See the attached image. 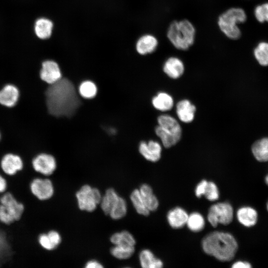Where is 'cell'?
Returning <instances> with one entry per match:
<instances>
[{
  "mask_svg": "<svg viewBox=\"0 0 268 268\" xmlns=\"http://www.w3.org/2000/svg\"><path fill=\"white\" fill-rule=\"evenodd\" d=\"M45 96L48 110L54 116L71 117L80 105L74 85L67 78L51 84Z\"/></svg>",
  "mask_w": 268,
  "mask_h": 268,
  "instance_id": "1",
  "label": "cell"
},
{
  "mask_svg": "<svg viewBox=\"0 0 268 268\" xmlns=\"http://www.w3.org/2000/svg\"><path fill=\"white\" fill-rule=\"evenodd\" d=\"M202 247L205 253L222 262L232 260L238 247L232 235L221 231H213L206 235L202 239Z\"/></svg>",
  "mask_w": 268,
  "mask_h": 268,
  "instance_id": "2",
  "label": "cell"
},
{
  "mask_svg": "<svg viewBox=\"0 0 268 268\" xmlns=\"http://www.w3.org/2000/svg\"><path fill=\"white\" fill-rule=\"evenodd\" d=\"M196 34L194 24L190 20L184 19L172 21L168 27L166 35L176 49L186 51L194 44Z\"/></svg>",
  "mask_w": 268,
  "mask_h": 268,
  "instance_id": "3",
  "label": "cell"
},
{
  "mask_svg": "<svg viewBox=\"0 0 268 268\" xmlns=\"http://www.w3.org/2000/svg\"><path fill=\"white\" fill-rule=\"evenodd\" d=\"M247 16L245 11L241 7H232L220 14L217 19L220 30L228 38L236 40L241 36L238 24L246 22Z\"/></svg>",
  "mask_w": 268,
  "mask_h": 268,
  "instance_id": "4",
  "label": "cell"
},
{
  "mask_svg": "<svg viewBox=\"0 0 268 268\" xmlns=\"http://www.w3.org/2000/svg\"><path fill=\"white\" fill-rule=\"evenodd\" d=\"M157 122L158 126L155 131L163 146L169 148L177 143L182 136V129L178 122L167 114L159 116Z\"/></svg>",
  "mask_w": 268,
  "mask_h": 268,
  "instance_id": "5",
  "label": "cell"
},
{
  "mask_svg": "<svg viewBox=\"0 0 268 268\" xmlns=\"http://www.w3.org/2000/svg\"><path fill=\"white\" fill-rule=\"evenodd\" d=\"M24 210L23 204L9 192L0 194V222L9 225L20 219Z\"/></svg>",
  "mask_w": 268,
  "mask_h": 268,
  "instance_id": "6",
  "label": "cell"
},
{
  "mask_svg": "<svg viewBox=\"0 0 268 268\" xmlns=\"http://www.w3.org/2000/svg\"><path fill=\"white\" fill-rule=\"evenodd\" d=\"M76 198L80 210L92 212L100 203L102 196L97 188L85 185L76 192Z\"/></svg>",
  "mask_w": 268,
  "mask_h": 268,
  "instance_id": "7",
  "label": "cell"
},
{
  "mask_svg": "<svg viewBox=\"0 0 268 268\" xmlns=\"http://www.w3.org/2000/svg\"><path fill=\"white\" fill-rule=\"evenodd\" d=\"M233 218V209L228 202H219L210 206L209 209L207 219L214 227L218 224L227 225L230 223Z\"/></svg>",
  "mask_w": 268,
  "mask_h": 268,
  "instance_id": "8",
  "label": "cell"
},
{
  "mask_svg": "<svg viewBox=\"0 0 268 268\" xmlns=\"http://www.w3.org/2000/svg\"><path fill=\"white\" fill-rule=\"evenodd\" d=\"M30 189L33 195L42 201L51 199L55 194L53 181L48 177H36L30 183Z\"/></svg>",
  "mask_w": 268,
  "mask_h": 268,
  "instance_id": "9",
  "label": "cell"
},
{
  "mask_svg": "<svg viewBox=\"0 0 268 268\" xmlns=\"http://www.w3.org/2000/svg\"><path fill=\"white\" fill-rule=\"evenodd\" d=\"M33 170L45 177L51 176L57 168V162L51 154L41 153L34 156L31 160Z\"/></svg>",
  "mask_w": 268,
  "mask_h": 268,
  "instance_id": "10",
  "label": "cell"
},
{
  "mask_svg": "<svg viewBox=\"0 0 268 268\" xmlns=\"http://www.w3.org/2000/svg\"><path fill=\"white\" fill-rule=\"evenodd\" d=\"M0 166L5 174L12 176L23 169L24 162L19 154L8 152L4 154L2 156L0 161Z\"/></svg>",
  "mask_w": 268,
  "mask_h": 268,
  "instance_id": "11",
  "label": "cell"
},
{
  "mask_svg": "<svg viewBox=\"0 0 268 268\" xmlns=\"http://www.w3.org/2000/svg\"><path fill=\"white\" fill-rule=\"evenodd\" d=\"M40 76L43 81L51 85L62 78V73L56 62L46 60L42 64Z\"/></svg>",
  "mask_w": 268,
  "mask_h": 268,
  "instance_id": "12",
  "label": "cell"
},
{
  "mask_svg": "<svg viewBox=\"0 0 268 268\" xmlns=\"http://www.w3.org/2000/svg\"><path fill=\"white\" fill-rule=\"evenodd\" d=\"M19 96V90L17 86L7 84L0 90V104L6 107H13L17 103Z\"/></svg>",
  "mask_w": 268,
  "mask_h": 268,
  "instance_id": "13",
  "label": "cell"
},
{
  "mask_svg": "<svg viewBox=\"0 0 268 268\" xmlns=\"http://www.w3.org/2000/svg\"><path fill=\"white\" fill-rule=\"evenodd\" d=\"M162 148L157 141L150 140L148 143L140 142L139 146L140 153L147 160L156 162L161 158Z\"/></svg>",
  "mask_w": 268,
  "mask_h": 268,
  "instance_id": "14",
  "label": "cell"
},
{
  "mask_svg": "<svg viewBox=\"0 0 268 268\" xmlns=\"http://www.w3.org/2000/svg\"><path fill=\"white\" fill-rule=\"evenodd\" d=\"M163 70L169 77L177 79L184 73L185 67L181 59L176 57H171L165 62Z\"/></svg>",
  "mask_w": 268,
  "mask_h": 268,
  "instance_id": "15",
  "label": "cell"
},
{
  "mask_svg": "<svg viewBox=\"0 0 268 268\" xmlns=\"http://www.w3.org/2000/svg\"><path fill=\"white\" fill-rule=\"evenodd\" d=\"M12 253L6 232L0 228V268H10Z\"/></svg>",
  "mask_w": 268,
  "mask_h": 268,
  "instance_id": "16",
  "label": "cell"
},
{
  "mask_svg": "<svg viewBox=\"0 0 268 268\" xmlns=\"http://www.w3.org/2000/svg\"><path fill=\"white\" fill-rule=\"evenodd\" d=\"M158 45L156 37L151 34H145L141 36L136 43V50L141 55H146L155 52Z\"/></svg>",
  "mask_w": 268,
  "mask_h": 268,
  "instance_id": "17",
  "label": "cell"
},
{
  "mask_svg": "<svg viewBox=\"0 0 268 268\" xmlns=\"http://www.w3.org/2000/svg\"><path fill=\"white\" fill-rule=\"evenodd\" d=\"M196 110L195 106L187 99L181 100L176 105V113L179 119L186 123L193 121Z\"/></svg>",
  "mask_w": 268,
  "mask_h": 268,
  "instance_id": "18",
  "label": "cell"
},
{
  "mask_svg": "<svg viewBox=\"0 0 268 268\" xmlns=\"http://www.w3.org/2000/svg\"><path fill=\"white\" fill-rule=\"evenodd\" d=\"M236 217L242 225L245 227H251L257 223L258 214L257 210L253 207L245 206L238 209Z\"/></svg>",
  "mask_w": 268,
  "mask_h": 268,
  "instance_id": "19",
  "label": "cell"
},
{
  "mask_svg": "<svg viewBox=\"0 0 268 268\" xmlns=\"http://www.w3.org/2000/svg\"><path fill=\"white\" fill-rule=\"evenodd\" d=\"M188 214L182 208L176 207L170 210L167 218L169 225L173 228H180L186 224Z\"/></svg>",
  "mask_w": 268,
  "mask_h": 268,
  "instance_id": "20",
  "label": "cell"
},
{
  "mask_svg": "<svg viewBox=\"0 0 268 268\" xmlns=\"http://www.w3.org/2000/svg\"><path fill=\"white\" fill-rule=\"evenodd\" d=\"M251 151L257 161L268 162V137H264L256 140L251 146Z\"/></svg>",
  "mask_w": 268,
  "mask_h": 268,
  "instance_id": "21",
  "label": "cell"
},
{
  "mask_svg": "<svg viewBox=\"0 0 268 268\" xmlns=\"http://www.w3.org/2000/svg\"><path fill=\"white\" fill-rule=\"evenodd\" d=\"M53 27V24L51 20L44 17L39 18L34 24L35 34L40 39H47L52 35Z\"/></svg>",
  "mask_w": 268,
  "mask_h": 268,
  "instance_id": "22",
  "label": "cell"
},
{
  "mask_svg": "<svg viewBox=\"0 0 268 268\" xmlns=\"http://www.w3.org/2000/svg\"><path fill=\"white\" fill-rule=\"evenodd\" d=\"M139 191L147 209L150 211L157 209L159 205L158 201L154 195L151 187L148 184H143L140 186Z\"/></svg>",
  "mask_w": 268,
  "mask_h": 268,
  "instance_id": "23",
  "label": "cell"
},
{
  "mask_svg": "<svg viewBox=\"0 0 268 268\" xmlns=\"http://www.w3.org/2000/svg\"><path fill=\"white\" fill-rule=\"evenodd\" d=\"M152 103L155 109L164 112L170 110L173 108L174 101L171 95L161 92L153 98Z\"/></svg>",
  "mask_w": 268,
  "mask_h": 268,
  "instance_id": "24",
  "label": "cell"
},
{
  "mask_svg": "<svg viewBox=\"0 0 268 268\" xmlns=\"http://www.w3.org/2000/svg\"><path fill=\"white\" fill-rule=\"evenodd\" d=\"M139 261L143 268H161L163 267L162 262L156 258L150 250L144 249L139 254Z\"/></svg>",
  "mask_w": 268,
  "mask_h": 268,
  "instance_id": "25",
  "label": "cell"
},
{
  "mask_svg": "<svg viewBox=\"0 0 268 268\" xmlns=\"http://www.w3.org/2000/svg\"><path fill=\"white\" fill-rule=\"evenodd\" d=\"M119 197V196L114 189L109 188L106 191L100 202L101 208L105 214L109 215L112 206Z\"/></svg>",
  "mask_w": 268,
  "mask_h": 268,
  "instance_id": "26",
  "label": "cell"
},
{
  "mask_svg": "<svg viewBox=\"0 0 268 268\" xmlns=\"http://www.w3.org/2000/svg\"><path fill=\"white\" fill-rule=\"evenodd\" d=\"M110 241L115 245L134 247L135 240L131 233L127 231L116 232L110 237Z\"/></svg>",
  "mask_w": 268,
  "mask_h": 268,
  "instance_id": "27",
  "label": "cell"
},
{
  "mask_svg": "<svg viewBox=\"0 0 268 268\" xmlns=\"http://www.w3.org/2000/svg\"><path fill=\"white\" fill-rule=\"evenodd\" d=\"M253 54L260 65L263 67L268 66V42H259L254 49Z\"/></svg>",
  "mask_w": 268,
  "mask_h": 268,
  "instance_id": "28",
  "label": "cell"
},
{
  "mask_svg": "<svg viewBox=\"0 0 268 268\" xmlns=\"http://www.w3.org/2000/svg\"><path fill=\"white\" fill-rule=\"evenodd\" d=\"M127 212V204L126 201L119 196L112 206L109 215L113 219H119L124 217Z\"/></svg>",
  "mask_w": 268,
  "mask_h": 268,
  "instance_id": "29",
  "label": "cell"
},
{
  "mask_svg": "<svg viewBox=\"0 0 268 268\" xmlns=\"http://www.w3.org/2000/svg\"><path fill=\"white\" fill-rule=\"evenodd\" d=\"M186 224L190 230L199 232L202 230L204 226V219L201 214L194 212L189 215Z\"/></svg>",
  "mask_w": 268,
  "mask_h": 268,
  "instance_id": "30",
  "label": "cell"
},
{
  "mask_svg": "<svg viewBox=\"0 0 268 268\" xmlns=\"http://www.w3.org/2000/svg\"><path fill=\"white\" fill-rule=\"evenodd\" d=\"M130 199L138 213L144 216L149 214L150 211L145 206L138 189H135L131 193Z\"/></svg>",
  "mask_w": 268,
  "mask_h": 268,
  "instance_id": "31",
  "label": "cell"
},
{
  "mask_svg": "<svg viewBox=\"0 0 268 268\" xmlns=\"http://www.w3.org/2000/svg\"><path fill=\"white\" fill-rule=\"evenodd\" d=\"M134 247L124 245H115L111 249L113 256L120 260L130 258L134 253Z\"/></svg>",
  "mask_w": 268,
  "mask_h": 268,
  "instance_id": "32",
  "label": "cell"
},
{
  "mask_svg": "<svg viewBox=\"0 0 268 268\" xmlns=\"http://www.w3.org/2000/svg\"><path fill=\"white\" fill-rule=\"evenodd\" d=\"M97 91V87L95 83L88 80L82 82L79 87V92L80 95L87 99L95 97Z\"/></svg>",
  "mask_w": 268,
  "mask_h": 268,
  "instance_id": "33",
  "label": "cell"
},
{
  "mask_svg": "<svg viewBox=\"0 0 268 268\" xmlns=\"http://www.w3.org/2000/svg\"><path fill=\"white\" fill-rule=\"evenodd\" d=\"M254 16L260 23L268 22V2L257 5L254 10Z\"/></svg>",
  "mask_w": 268,
  "mask_h": 268,
  "instance_id": "34",
  "label": "cell"
},
{
  "mask_svg": "<svg viewBox=\"0 0 268 268\" xmlns=\"http://www.w3.org/2000/svg\"><path fill=\"white\" fill-rule=\"evenodd\" d=\"M204 196L209 201H214L219 198V191L215 184L208 182Z\"/></svg>",
  "mask_w": 268,
  "mask_h": 268,
  "instance_id": "35",
  "label": "cell"
},
{
  "mask_svg": "<svg viewBox=\"0 0 268 268\" xmlns=\"http://www.w3.org/2000/svg\"><path fill=\"white\" fill-rule=\"evenodd\" d=\"M38 241L40 246L46 251H52L57 248L50 240L47 233H41L38 236Z\"/></svg>",
  "mask_w": 268,
  "mask_h": 268,
  "instance_id": "36",
  "label": "cell"
},
{
  "mask_svg": "<svg viewBox=\"0 0 268 268\" xmlns=\"http://www.w3.org/2000/svg\"><path fill=\"white\" fill-rule=\"evenodd\" d=\"M47 233L52 243L57 248L62 241L60 233L54 229L49 230Z\"/></svg>",
  "mask_w": 268,
  "mask_h": 268,
  "instance_id": "37",
  "label": "cell"
},
{
  "mask_svg": "<svg viewBox=\"0 0 268 268\" xmlns=\"http://www.w3.org/2000/svg\"><path fill=\"white\" fill-rule=\"evenodd\" d=\"M208 182L203 180L197 186L195 190V194L197 197L200 198L202 195H204Z\"/></svg>",
  "mask_w": 268,
  "mask_h": 268,
  "instance_id": "38",
  "label": "cell"
},
{
  "mask_svg": "<svg viewBox=\"0 0 268 268\" xmlns=\"http://www.w3.org/2000/svg\"><path fill=\"white\" fill-rule=\"evenodd\" d=\"M233 268H252L251 264L245 261H237L234 263L232 266Z\"/></svg>",
  "mask_w": 268,
  "mask_h": 268,
  "instance_id": "39",
  "label": "cell"
},
{
  "mask_svg": "<svg viewBox=\"0 0 268 268\" xmlns=\"http://www.w3.org/2000/svg\"><path fill=\"white\" fill-rule=\"evenodd\" d=\"M7 188V182L6 179L0 174V194L5 192Z\"/></svg>",
  "mask_w": 268,
  "mask_h": 268,
  "instance_id": "40",
  "label": "cell"
},
{
  "mask_svg": "<svg viewBox=\"0 0 268 268\" xmlns=\"http://www.w3.org/2000/svg\"><path fill=\"white\" fill-rule=\"evenodd\" d=\"M103 266L96 260H90L85 265L86 268H101Z\"/></svg>",
  "mask_w": 268,
  "mask_h": 268,
  "instance_id": "41",
  "label": "cell"
},
{
  "mask_svg": "<svg viewBox=\"0 0 268 268\" xmlns=\"http://www.w3.org/2000/svg\"><path fill=\"white\" fill-rule=\"evenodd\" d=\"M265 183L267 185H268V174L266 176L265 178Z\"/></svg>",
  "mask_w": 268,
  "mask_h": 268,
  "instance_id": "42",
  "label": "cell"
},
{
  "mask_svg": "<svg viewBox=\"0 0 268 268\" xmlns=\"http://www.w3.org/2000/svg\"><path fill=\"white\" fill-rule=\"evenodd\" d=\"M267 210L268 211V202L267 203Z\"/></svg>",
  "mask_w": 268,
  "mask_h": 268,
  "instance_id": "43",
  "label": "cell"
},
{
  "mask_svg": "<svg viewBox=\"0 0 268 268\" xmlns=\"http://www.w3.org/2000/svg\"></svg>",
  "mask_w": 268,
  "mask_h": 268,
  "instance_id": "44",
  "label": "cell"
}]
</instances>
